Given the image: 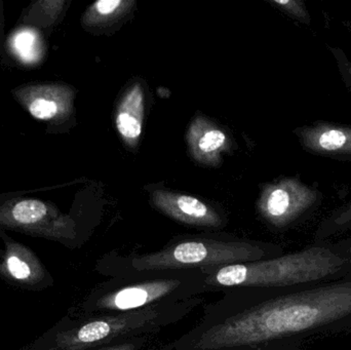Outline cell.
<instances>
[{
	"label": "cell",
	"instance_id": "ba28073f",
	"mask_svg": "<svg viewBox=\"0 0 351 350\" xmlns=\"http://www.w3.org/2000/svg\"><path fill=\"white\" fill-rule=\"evenodd\" d=\"M158 207L178 221L196 226L216 227L220 224L218 215L204 203L191 197H160Z\"/></svg>",
	"mask_w": 351,
	"mask_h": 350
},
{
	"label": "cell",
	"instance_id": "8fae6325",
	"mask_svg": "<svg viewBox=\"0 0 351 350\" xmlns=\"http://www.w3.org/2000/svg\"><path fill=\"white\" fill-rule=\"evenodd\" d=\"M47 214V208L41 201H24L16 205L12 210L14 219L20 223H35Z\"/></svg>",
	"mask_w": 351,
	"mask_h": 350
},
{
	"label": "cell",
	"instance_id": "e0dca14e",
	"mask_svg": "<svg viewBox=\"0 0 351 350\" xmlns=\"http://www.w3.org/2000/svg\"><path fill=\"white\" fill-rule=\"evenodd\" d=\"M8 269L12 277L18 279H24L30 275V268L26 263L21 261L18 257H10L8 261Z\"/></svg>",
	"mask_w": 351,
	"mask_h": 350
},
{
	"label": "cell",
	"instance_id": "30bf717a",
	"mask_svg": "<svg viewBox=\"0 0 351 350\" xmlns=\"http://www.w3.org/2000/svg\"><path fill=\"white\" fill-rule=\"evenodd\" d=\"M351 227V201L339 209L334 211L325 221L322 223L317 232L319 238H327L338 232H344Z\"/></svg>",
	"mask_w": 351,
	"mask_h": 350
},
{
	"label": "cell",
	"instance_id": "8992f818",
	"mask_svg": "<svg viewBox=\"0 0 351 350\" xmlns=\"http://www.w3.org/2000/svg\"><path fill=\"white\" fill-rule=\"evenodd\" d=\"M303 149L331 160H351V125L317 121L295 129Z\"/></svg>",
	"mask_w": 351,
	"mask_h": 350
},
{
	"label": "cell",
	"instance_id": "6da1fadb",
	"mask_svg": "<svg viewBox=\"0 0 351 350\" xmlns=\"http://www.w3.org/2000/svg\"><path fill=\"white\" fill-rule=\"evenodd\" d=\"M351 314V282L282 296L208 329L197 347L213 350L257 345L331 324Z\"/></svg>",
	"mask_w": 351,
	"mask_h": 350
},
{
	"label": "cell",
	"instance_id": "9a60e30c",
	"mask_svg": "<svg viewBox=\"0 0 351 350\" xmlns=\"http://www.w3.org/2000/svg\"><path fill=\"white\" fill-rule=\"evenodd\" d=\"M57 111V104L45 99H37L30 105L31 114L39 119L51 118Z\"/></svg>",
	"mask_w": 351,
	"mask_h": 350
},
{
	"label": "cell",
	"instance_id": "7a4b0ae2",
	"mask_svg": "<svg viewBox=\"0 0 351 350\" xmlns=\"http://www.w3.org/2000/svg\"><path fill=\"white\" fill-rule=\"evenodd\" d=\"M346 260L324 247L270 260L221 267L208 277L210 285L222 287H285L321 281L337 273Z\"/></svg>",
	"mask_w": 351,
	"mask_h": 350
},
{
	"label": "cell",
	"instance_id": "277c9868",
	"mask_svg": "<svg viewBox=\"0 0 351 350\" xmlns=\"http://www.w3.org/2000/svg\"><path fill=\"white\" fill-rule=\"evenodd\" d=\"M319 189L297 178H288L270 187L262 201L264 217L276 227H284L313 212L321 203Z\"/></svg>",
	"mask_w": 351,
	"mask_h": 350
},
{
	"label": "cell",
	"instance_id": "9c48e42d",
	"mask_svg": "<svg viewBox=\"0 0 351 350\" xmlns=\"http://www.w3.org/2000/svg\"><path fill=\"white\" fill-rule=\"evenodd\" d=\"M143 97L139 88H134L121 106L117 115V129L123 138L137 140L142 132V111Z\"/></svg>",
	"mask_w": 351,
	"mask_h": 350
},
{
	"label": "cell",
	"instance_id": "7c38bea8",
	"mask_svg": "<svg viewBox=\"0 0 351 350\" xmlns=\"http://www.w3.org/2000/svg\"><path fill=\"white\" fill-rule=\"evenodd\" d=\"M343 25L351 35V20L346 21V22H343ZM328 49H330L334 60H335L338 71H339L344 86H346L348 92L351 94V62L350 59H348L346 53H344L343 49H340V47L328 45Z\"/></svg>",
	"mask_w": 351,
	"mask_h": 350
},
{
	"label": "cell",
	"instance_id": "ac0fdd59",
	"mask_svg": "<svg viewBox=\"0 0 351 350\" xmlns=\"http://www.w3.org/2000/svg\"><path fill=\"white\" fill-rule=\"evenodd\" d=\"M119 0H100L96 3V10L101 14H110L114 12L121 5Z\"/></svg>",
	"mask_w": 351,
	"mask_h": 350
},
{
	"label": "cell",
	"instance_id": "2e32d148",
	"mask_svg": "<svg viewBox=\"0 0 351 350\" xmlns=\"http://www.w3.org/2000/svg\"><path fill=\"white\" fill-rule=\"evenodd\" d=\"M34 36L32 33L23 32L16 36L14 40L16 51L24 58L32 57L33 47H34Z\"/></svg>",
	"mask_w": 351,
	"mask_h": 350
},
{
	"label": "cell",
	"instance_id": "4fadbf2b",
	"mask_svg": "<svg viewBox=\"0 0 351 350\" xmlns=\"http://www.w3.org/2000/svg\"><path fill=\"white\" fill-rule=\"evenodd\" d=\"M272 3L278 5L282 12L305 25L311 24V16L303 0H276Z\"/></svg>",
	"mask_w": 351,
	"mask_h": 350
},
{
	"label": "cell",
	"instance_id": "3957f363",
	"mask_svg": "<svg viewBox=\"0 0 351 350\" xmlns=\"http://www.w3.org/2000/svg\"><path fill=\"white\" fill-rule=\"evenodd\" d=\"M264 252L245 242L190 240L160 252L135 257V271H166L194 267H224L259 261Z\"/></svg>",
	"mask_w": 351,
	"mask_h": 350
},
{
	"label": "cell",
	"instance_id": "5bb4252c",
	"mask_svg": "<svg viewBox=\"0 0 351 350\" xmlns=\"http://www.w3.org/2000/svg\"><path fill=\"white\" fill-rule=\"evenodd\" d=\"M225 137L224 134L218 129H213V131L206 132L202 139H200L199 148L204 152L216 151L219 148L224 145Z\"/></svg>",
	"mask_w": 351,
	"mask_h": 350
},
{
	"label": "cell",
	"instance_id": "52a82bcc",
	"mask_svg": "<svg viewBox=\"0 0 351 350\" xmlns=\"http://www.w3.org/2000/svg\"><path fill=\"white\" fill-rule=\"evenodd\" d=\"M181 279H162L125 286L107 293L100 300L101 310L106 312H131L154 305L181 289Z\"/></svg>",
	"mask_w": 351,
	"mask_h": 350
},
{
	"label": "cell",
	"instance_id": "5b68a950",
	"mask_svg": "<svg viewBox=\"0 0 351 350\" xmlns=\"http://www.w3.org/2000/svg\"><path fill=\"white\" fill-rule=\"evenodd\" d=\"M160 318H162L160 310L154 305L125 312L117 316L98 318L80 327L75 333L72 343L78 345H94L108 342L136 331L158 326Z\"/></svg>",
	"mask_w": 351,
	"mask_h": 350
}]
</instances>
